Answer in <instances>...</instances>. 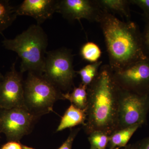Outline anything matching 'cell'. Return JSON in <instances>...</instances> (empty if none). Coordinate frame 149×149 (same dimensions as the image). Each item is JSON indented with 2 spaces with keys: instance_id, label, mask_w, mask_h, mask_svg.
Listing matches in <instances>:
<instances>
[{
  "instance_id": "obj_28",
  "label": "cell",
  "mask_w": 149,
  "mask_h": 149,
  "mask_svg": "<svg viewBox=\"0 0 149 149\" xmlns=\"http://www.w3.org/2000/svg\"></svg>"
},
{
  "instance_id": "obj_16",
  "label": "cell",
  "mask_w": 149,
  "mask_h": 149,
  "mask_svg": "<svg viewBox=\"0 0 149 149\" xmlns=\"http://www.w3.org/2000/svg\"><path fill=\"white\" fill-rule=\"evenodd\" d=\"M88 87L82 83L74 87L72 93H63L64 100H67L72 104L80 109L86 110L88 103Z\"/></svg>"
},
{
  "instance_id": "obj_5",
  "label": "cell",
  "mask_w": 149,
  "mask_h": 149,
  "mask_svg": "<svg viewBox=\"0 0 149 149\" xmlns=\"http://www.w3.org/2000/svg\"><path fill=\"white\" fill-rule=\"evenodd\" d=\"M76 71L73 66V56L66 48L47 52L42 75L61 91L72 89Z\"/></svg>"
},
{
  "instance_id": "obj_10",
  "label": "cell",
  "mask_w": 149,
  "mask_h": 149,
  "mask_svg": "<svg viewBox=\"0 0 149 149\" xmlns=\"http://www.w3.org/2000/svg\"><path fill=\"white\" fill-rule=\"evenodd\" d=\"M101 10L96 0H60L56 12L70 21L85 19L97 22Z\"/></svg>"
},
{
  "instance_id": "obj_8",
  "label": "cell",
  "mask_w": 149,
  "mask_h": 149,
  "mask_svg": "<svg viewBox=\"0 0 149 149\" xmlns=\"http://www.w3.org/2000/svg\"><path fill=\"white\" fill-rule=\"evenodd\" d=\"M112 72L115 81L121 89L140 94L149 93V58Z\"/></svg>"
},
{
  "instance_id": "obj_3",
  "label": "cell",
  "mask_w": 149,
  "mask_h": 149,
  "mask_svg": "<svg viewBox=\"0 0 149 149\" xmlns=\"http://www.w3.org/2000/svg\"><path fill=\"white\" fill-rule=\"evenodd\" d=\"M3 47L13 51L21 59L20 72L28 71L42 75L48 38L40 25L33 24L13 39L5 38Z\"/></svg>"
},
{
  "instance_id": "obj_9",
  "label": "cell",
  "mask_w": 149,
  "mask_h": 149,
  "mask_svg": "<svg viewBox=\"0 0 149 149\" xmlns=\"http://www.w3.org/2000/svg\"><path fill=\"white\" fill-rule=\"evenodd\" d=\"M16 61L0 80V109L25 106L22 73L16 70Z\"/></svg>"
},
{
  "instance_id": "obj_7",
  "label": "cell",
  "mask_w": 149,
  "mask_h": 149,
  "mask_svg": "<svg viewBox=\"0 0 149 149\" xmlns=\"http://www.w3.org/2000/svg\"><path fill=\"white\" fill-rule=\"evenodd\" d=\"M38 116L26 106L9 109H0V133L10 141H17L30 133Z\"/></svg>"
},
{
  "instance_id": "obj_6",
  "label": "cell",
  "mask_w": 149,
  "mask_h": 149,
  "mask_svg": "<svg viewBox=\"0 0 149 149\" xmlns=\"http://www.w3.org/2000/svg\"><path fill=\"white\" fill-rule=\"evenodd\" d=\"M149 111V93L140 94L120 88L117 130L146 123Z\"/></svg>"
},
{
  "instance_id": "obj_27",
  "label": "cell",
  "mask_w": 149,
  "mask_h": 149,
  "mask_svg": "<svg viewBox=\"0 0 149 149\" xmlns=\"http://www.w3.org/2000/svg\"><path fill=\"white\" fill-rule=\"evenodd\" d=\"M3 77V75L1 73V72H0V80L2 79Z\"/></svg>"
},
{
  "instance_id": "obj_18",
  "label": "cell",
  "mask_w": 149,
  "mask_h": 149,
  "mask_svg": "<svg viewBox=\"0 0 149 149\" xmlns=\"http://www.w3.org/2000/svg\"><path fill=\"white\" fill-rule=\"evenodd\" d=\"M80 53L83 59L91 63H94L99 61L101 56L102 51L95 43L88 42L82 46Z\"/></svg>"
},
{
  "instance_id": "obj_29",
  "label": "cell",
  "mask_w": 149,
  "mask_h": 149,
  "mask_svg": "<svg viewBox=\"0 0 149 149\" xmlns=\"http://www.w3.org/2000/svg\"><path fill=\"white\" fill-rule=\"evenodd\" d=\"M106 149H107V148Z\"/></svg>"
},
{
  "instance_id": "obj_22",
  "label": "cell",
  "mask_w": 149,
  "mask_h": 149,
  "mask_svg": "<svg viewBox=\"0 0 149 149\" xmlns=\"http://www.w3.org/2000/svg\"><path fill=\"white\" fill-rule=\"evenodd\" d=\"M130 4L140 7L144 12L145 18H149V0H129Z\"/></svg>"
},
{
  "instance_id": "obj_11",
  "label": "cell",
  "mask_w": 149,
  "mask_h": 149,
  "mask_svg": "<svg viewBox=\"0 0 149 149\" xmlns=\"http://www.w3.org/2000/svg\"><path fill=\"white\" fill-rule=\"evenodd\" d=\"M57 0H24L16 7L17 15L31 17L40 25L50 18L56 11Z\"/></svg>"
},
{
  "instance_id": "obj_25",
  "label": "cell",
  "mask_w": 149,
  "mask_h": 149,
  "mask_svg": "<svg viewBox=\"0 0 149 149\" xmlns=\"http://www.w3.org/2000/svg\"><path fill=\"white\" fill-rule=\"evenodd\" d=\"M119 149H136V145L134 144V145H129L128 146L127 145L126 146Z\"/></svg>"
},
{
  "instance_id": "obj_23",
  "label": "cell",
  "mask_w": 149,
  "mask_h": 149,
  "mask_svg": "<svg viewBox=\"0 0 149 149\" xmlns=\"http://www.w3.org/2000/svg\"><path fill=\"white\" fill-rule=\"evenodd\" d=\"M1 149H23L22 146L17 141H10L4 145Z\"/></svg>"
},
{
  "instance_id": "obj_20",
  "label": "cell",
  "mask_w": 149,
  "mask_h": 149,
  "mask_svg": "<svg viewBox=\"0 0 149 149\" xmlns=\"http://www.w3.org/2000/svg\"><path fill=\"white\" fill-rule=\"evenodd\" d=\"M145 19L146 24L143 32L141 33V35L144 52L149 58V18Z\"/></svg>"
},
{
  "instance_id": "obj_19",
  "label": "cell",
  "mask_w": 149,
  "mask_h": 149,
  "mask_svg": "<svg viewBox=\"0 0 149 149\" xmlns=\"http://www.w3.org/2000/svg\"><path fill=\"white\" fill-rule=\"evenodd\" d=\"M109 136L101 131H96L89 134L88 139L91 149H106Z\"/></svg>"
},
{
  "instance_id": "obj_12",
  "label": "cell",
  "mask_w": 149,
  "mask_h": 149,
  "mask_svg": "<svg viewBox=\"0 0 149 149\" xmlns=\"http://www.w3.org/2000/svg\"><path fill=\"white\" fill-rule=\"evenodd\" d=\"M86 120V110L80 109L71 104L62 117L56 132L79 125H85Z\"/></svg>"
},
{
  "instance_id": "obj_4",
  "label": "cell",
  "mask_w": 149,
  "mask_h": 149,
  "mask_svg": "<svg viewBox=\"0 0 149 149\" xmlns=\"http://www.w3.org/2000/svg\"><path fill=\"white\" fill-rule=\"evenodd\" d=\"M24 104L29 111L40 116L53 111L54 104L64 100L63 93L42 75L28 72L24 83Z\"/></svg>"
},
{
  "instance_id": "obj_2",
  "label": "cell",
  "mask_w": 149,
  "mask_h": 149,
  "mask_svg": "<svg viewBox=\"0 0 149 149\" xmlns=\"http://www.w3.org/2000/svg\"><path fill=\"white\" fill-rule=\"evenodd\" d=\"M97 22L103 34L112 70L148 58L143 47L141 32L135 22L121 21L102 10Z\"/></svg>"
},
{
  "instance_id": "obj_14",
  "label": "cell",
  "mask_w": 149,
  "mask_h": 149,
  "mask_svg": "<svg viewBox=\"0 0 149 149\" xmlns=\"http://www.w3.org/2000/svg\"><path fill=\"white\" fill-rule=\"evenodd\" d=\"M96 1L102 10L119 14L129 20L130 3L129 0H96Z\"/></svg>"
},
{
  "instance_id": "obj_26",
  "label": "cell",
  "mask_w": 149,
  "mask_h": 149,
  "mask_svg": "<svg viewBox=\"0 0 149 149\" xmlns=\"http://www.w3.org/2000/svg\"><path fill=\"white\" fill-rule=\"evenodd\" d=\"M22 146L23 149H34L30 147H27V146H23V145H22Z\"/></svg>"
},
{
  "instance_id": "obj_21",
  "label": "cell",
  "mask_w": 149,
  "mask_h": 149,
  "mask_svg": "<svg viewBox=\"0 0 149 149\" xmlns=\"http://www.w3.org/2000/svg\"><path fill=\"white\" fill-rule=\"evenodd\" d=\"M80 130L79 128L71 129L68 138L58 149H72L73 141Z\"/></svg>"
},
{
  "instance_id": "obj_13",
  "label": "cell",
  "mask_w": 149,
  "mask_h": 149,
  "mask_svg": "<svg viewBox=\"0 0 149 149\" xmlns=\"http://www.w3.org/2000/svg\"><path fill=\"white\" fill-rule=\"evenodd\" d=\"M136 125L115 131L109 136L107 149H119L127 146L134 133L141 127Z\"/></svg>"
},
{
  "instance_id": "obj_1",
  "label": "cell",
  "mask_w": 149,
  "mask_h": 149,
  "mask_svg": "<svg viewBox=\"0 0 149 149\" xmlns=\"http://www.w3.org/2000/svg\"><path fill=\"white\" fill-rule=\"evenodd\" d=\"M120 91L109 65H102L87 89L86 120L83 125L87 135L99 131L109 136L117 130Z\"/></svg>"
},
{
  "instance_id": "obj_15",
  "label": "cell",
  "mask_w": 149,
  "mask_h": 149,
  "mask_svg": "<svg viewBox=\"0 0 149 149\" xmlns=\"http://www.w3.org/2000/svg\"><path fill=\"white\" fill-rule=\"evenodd\" d=\"M17 16L16 7L8 0H0V34L12 25Z\"/></svg>"
},
{
  "instance_id": "obj_24",
  "label": "cell",
  "mask_w": 149,
  "mask_h": 149,
  "mask_svg": "<svg viewBox=\"0 0 149 149\" xmlns=\"http://www.w3.org/2000/svg\"><path fill=\"white\" fill-rule=\"evenodd\" d=\"M135 145L136 149H149V136L141 140Z\"/></svg>"
},
{
  "instance_id": "obj_17",
  "label": "cell",
  "mask_w": 149,
  "mask_h": 149,
  "mask_svg": "<svg viewBox=\"0 0 149 149\" xmlns=\"http://www.w3.org/2000/svg\"><path fill=\"white\" fill-rule=\"evenodd\" d=\"M102 63V61H99L87 65L80 70L76 71V73L79 74L81 77V83L88 87L91 85L97 75Z\"/></svg>"
}]
</instances>
